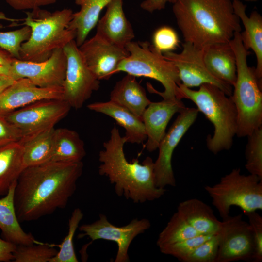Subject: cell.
<instances>
[{
  "label": "cell",
  "mask_w": 262,
  "mask_h": 262,
  "mask_svg": "<svg viewBox=\"0 0 262 262\" xmlns=\"http://www.w3.org/2000/svg\"><path fill=\"white\" fill-rule=\"evenodd\" d=\"M83 167L82 161H49L24 168L14 192L19 222L35 221L65 208L76 191Z\"/></svg>",
  "instance_id": "1"
},
{
  "label": "cell",
  "mask_w": 262,
  "mask_h": 262,
  "mask_svg": "<svg viewBox=\"0 0 262 262\" xmlns=\"http://www.w3.org/2000/svg\"><path fill=\"white\" fill-rule=\"evenodd\" d=\"M126 143L119 130L114 126L109 139L103 143L99 151L98 173L108 178L116 194L134 203H144L159 199L166 192L158 187L154 174V162L147 157L141 163L137 159L129 162L124 146Z\"/></svg>",
  "instance_id": "2"
},
{
  "label": "cell",
  "mask_w": 262,
  "mask_h": 262,
  "mask_svg": "<svg viewBox=\"0 0 262 262\" xmlns=\"http://www.w3.org/2000/svg\"><path fill=\"white\" fill-rule=\"evenodd\" d=\"M173 12L184 42L204 49L241 32L231 0H177Z\"/></svg>",
  "instance_id": "3"
},
{
  "label": "cell",
  "mask_w": 262,
  "mask_h": 262,
  "mask_svg": "<svg viewBox=\"0 0 262 262\" xmlns=\"http://www.w3.org/2000/svg\"><path fill=\"white\" fill-rule=\"evenodd\" d=\"M26 14L22 24L29 26L31 32L29 38L21 45V60H46L55 49H63L75 39V33L69 28L73 14L71 9L50 12L38 8Z\"/></svg>",
  "instance_id": "4"
},
{
  "label": "cell",
  "mask_w": 262,
  "mask_h": 262,
  "mask_svg": "<svg viewBox=\"0 0 262 262\" xmlns=\"http://www.w3.org/2000/svg\"><path fill=\"white\" fill-rule=\"evenodd\" d=\"M182 98L193 101L214 127L213 135L206 139L208 149L214 154L229 149L236 135L237 114L230 96L216 86L203 84L197 90L179 84Z\"/></svg>",
  "instance_id": "5"
},
{
  "label": "cell",
  "mask_w": 262,
  "mask_h": 262,
  "mask_svg": "<svg viewBox=\"0 0 262 262\" xmlns=\"http://www.w3.org/2000/svg\"><path fill=\"white\" fill-rule=\"evenodd\" d=\"M236 60V79L231 96L237 114L236 135L246 137L262 126V82L257 78L254 67L248 66L250 51L243 45L240 32L229 41Z\"/></svg>",
  "instance_id": "6"
},
{
  "label": "cell",
  "mask_w": 262,
  "mask_h": 262,
  "mask_svg": "<svg viewBox=\"0 0 262 262\" xmlns=\"http://www.w3.org/2000/svg\"><path fill=\"white\" fill-rule=\"evenodd\" d=\"M125 49L129 54L120 63L115 74L124 72L136 77L155 80L162 84L164 90L159 92L147 83L150 92L158 94L164 99H183L179 88L181 82L177 68L152 45L147 41H131Z\"/></svg>",
  "instance_id": "7"
},
{
  "label": "cell",
  "mask_w": 262,
  "mask_h": 262,
  "mask_svg": "<svg viewBox=\"0 0 262 262\" xmlns=\"http://www.w3.org/2000/svg\"><path fill=\"white\" fill-rule=\"evenodd\" d=\"M204 189L223 220L229 216L233 206L241 208L244 213L262 210V179L241 174L239 168L233 169L218 183L206 185Z\"/></svg>",
  "instance_id": "8"
},
{
  "label": "cell",
  "mask_w": 262,
  "mask_h": 262,
  "mask_svg": "<svg viewBox=\"0 0 262 262\" xmlns=\"http://www.w3.org/2000/svg\"><path fill=\"white\" fill-rule=\"evenodd\" d=\"M67 60L62 85L63 99L75 109H80L100 87L99 80L87 66L75 40L63 48Z\"/></svg>",
  "instance_id": "9"
},
{
  "label": "cell",
  "mask_w": 262,
  "mask_h": 262,
  "mask_svg": "<svg viewBox=\"0 0 262 262\" xmlns=\"http://www.w3.org/2000/svg\"><path fill=\"white\" fill-rule=\"evenodd\" d=\"M150 227V221L146 218H134L128 224L118 227L111 223L105 214L100 213L96 221L79 227L81 233L78 238L87 236L92 241L102 239L114 242L117 246L114 262H129L128 252L131 243L138 235L144 233Z\"/></svg>",
  "instance_id": "10"
},
{
  "label": "cell",
  "mask_w": 262,
  "mask_h": 262,
  "mask_svg": "<svg viewBox=\"0 0 262 262\" xmlns=\"http://www.w3.org/2000/svg\"><path fill=\"white\" fill-rule=\"evenodd\" d=\"M71 106L62 99L38 101L4 116L22 132L24 137L54 127L69 113Z\"/></svg>",
  "instance_id": "11"
},
{
  "label": "cell",
  "mask_w": 262,
  "mask_h": 262,
  "mask_svg": "<svg viewBox=\"0 0 262 262\" xmlns=\"http://www.w3.org/2000/svg\"><path fill=\"white\" fill-rule=\"evenodd\" d=\"M215 262H253L255 247L252 230L242 214L230 215L221 221Z\"/></svg>",
  "instance_id": "12"
},
{
  "label": "cell",
  "mask_w": 262,
  "mask_h": 262,
  "mask_svg": "<svg viewBox=\"0 0 262 262\" xmlns=\"http://www.w3.org/2000/svg\"><path fill=\"white\" fill-rule=\"evenodd\" d=\"M182 47L180 53L170 51L163 54L164 57L172 62L177 68L181 83L190 88L205 83L212 84L228 96H231L233 87L215 78L207 68L203 59L204 49L185 42Z\"/></svg>",
  "instance_id": "13"
},
{
  "label": "cell",
  "mask_w": 262,
  "mask_h": 262,
  "mask_svg": "<svg viewBox=\"0 0 262 262\" xmlns=\"http://www.w3.org/2000/svg\"><path fill=\"white\" fill-rule=\"evenodd\" d=\"M199 111L197 108L185 107L179 115L161 141L159 154L154 162L156 186L165 188L175 187L176 181L172 165L173 152L180 141L194 123Z\"/></svg>",
  "instance_id": "14"
},
{
  "label": "cell",
  "mask_w": 262,
  "mask_h": 262,
  "mask_svg": "<svg viewBox=\"0 0 262 262\" xmlns=\"http://www.w3.org/2000/svg\"><path fill=\"white\" fill-rule=\"evenodd\" d=\"M67 60L63 49H55L50 56L40 62L14 58L8 76L13 80L26 78L42 88L62 87Z\"/></svg>",
  "instance_id": "15"
},
{
  "label": "cell",
  "mask_w": 262,
  "mask_h": 262,
  "mask_svg": "<svg viewBox=\"0 0 262 262\" xmlns=\"http://www.w3.org/2000/svg\"><path fill=\"white\" fill-rule=\"evenodd\" d=\"M80 51L87 66L99 80H108L129 53L126 49L119 47L98 35L85 40Z\"/></svg>",
  "instance_id": "16"
},
{
  "label": "cell",
  "mask_w": 262,
  "mask_h": 262,
  "mask_svg": "<svg viewBox=\"0 0 262 262\" xmlns=\"http://www.w3.org/2000/svg\"><path fill=\"white\" fill-rule=\"evenodd\" d=\"M63 99L62 87L42 88L26 78L15 80L0 94V115H6L34 102Z\"/></svg>",
  "instance_id": "17"
},
{
  "label": "cell",
  "mask_w": 262,
  "mask_h": 262,
  "mask_svg": "<svg viewBox=\"0 0 262 262\" xmlns=\"http://www.w3.org/2000/svg\"><path fill=\"white\" fill-rule=\"evenodd\" d=\"M182 99H164L151 102L142 117L147 134L146 149L150 152L158 149L166 133V128L173 116L186 107Z\"/></svg>",
  "instance_id": "18"
},
{
  "label": "cell",
  "mask_w": 262,
  "mask_h": 262,
  "mask_svg": "<svg viewBox=\"0 0 262 262\" xmlns=\"http://www.w3.org/2000/svg\"><path fill=\"white\" fill-rule=\"evenodd\" d=\"M104 15L97 24V34L110 43L125 49L135 37L132 26L125 16L123 0H112Z\"/></svg>",
  "instance_id": "19"
},
{
  "label": "cell",
  "mask_w": 262,
  "mask_h": 262,
  "mask_svg": "<svg viewBox=\"0 0 262 262\" xmlns=\"http://www.w3.org/2000/svg\"><path fill=\"white\" fill-rule=\"evenodd\" d=\"M234 13L241 21L245 30L240 32L243 46L246 49H251L256 58L255 73L262 82V16L257 11H253L249 16L246 13V5L239 0H233Z\"/></svg>",
  "instance_id": "20"
},
{
  "label": "cell",
  "mask_w": 262,
  "mask_h": 262,
  "mask_svg": "<svg viewBox=\"0 0 262 262\" xmlns=\"http://www.w3.org/2000/svg\"><path fill=\"white\" fill-rule=\"evenodd\" d=\"M87 108L111 117L124 128L126 143L140 144L146 140L147 134L142 120L126 108L111 100L92 103L87 105Z\"/></svg>",
  "instance_id": "21"
},
{
  "label": "cell",
  "mask_w": 262,
  "mask_h": 262,
  "mask_svg": "<svg viewBox=\"0 0 262 262\" xmlns=\"http://www.w3.org/2000/svg\"><path fill=\"white\" fill-rule=\"evenodd\" d=\"M203 59L207 68L213 76L233 87L236 79V60L229 42L206 47Z\"/></svg>",
  "instance_id": "22"
},
{
  "label": "cell",
  "mask_w": 262,
  "mask_h": 262,
  "mask_svg": "<svg viewBox=\"0 0 262 262\" xmlns=\"http://www.w3.org/2000/svg\"><path fill=\"white\" fill-rule=\"evenodd\" d=\"M16 182L10 188L7 194L0 198V229L3 239L16 245L40 244L31 233L21 228L16 212L14 192Z\"/></svg>",
  "instance_id": "23"
},
{
  "label": "cell",
  "mask_w": 262,
  "mask_h": 262,
  "mask_svg": "<svg viewBox=\"0 0 262 262\" xmlns=\"http://www.w3.org/2000/svg\"><path fill=\"white\" fill-rule=\"evenodd\" d=\"M110 100L126 108L141 119L151 102L136 77L128 74L116 83L111 92Z\"/></svg>",
  "instance_id": "24"
},
{
  "label": "cell",
  "mask_w": 262,
  "mask_h": 262,
  "mask_svg": "<svg viewBox=\"0 0 262 262\" xmlns=\"http://www.w3.org/2000/svg\"><path fill=\"white\" fill-rule=\"evenodd\" d=\"M176 212L200 234H215L220 229L221 221L212 207L200 199L193 198L180 202Z\"/></svg>",
  "instance_id": "25"
},
{
  "label": "cell",
  "mask_w": 262,
  "mask_h": 262,
  "mask_svg": "<svg viewBox=\"0 0 262 262\" xmlns=\"http://www.w3.org/2000/svg\"><path fill=\"white\" fill-rule=\"evenodd\" d=\"M112 0H75L80 10L73 13L69 28L75 33V41L80 47L97 24L102 10Z\"/></svg>",
  "instance_id": "26"
},
{
  "label": "cell",
  "mask_w": 262,
  "mask_h": 262,
  "mask_svg": "<svg viewBox=\"0 0 262 262\" xmlns=\"http://www.w3.org/2000/svg\"><path fill=\"white\" fill-rule=\"evenodd\" d=\"M85 155L84 142L76 131L67 128L55 129L49 161L79 162L82 161Z\"/></svg>",
  "instance_id": "27"
},
{
  "label": "cell",
  "mask_w": 262,
  "mask_h": 262,
  "mask_svg": "<svg viewBox=\"0 0 262 262\" xmlns=\"http://www.w3.org/2000/svg\"><path fill=\"white\" fill-rule=\"evenodd\" d=\"M23 169L21 141L0 147V196L7 194Z\"/></svg>",
  "instance_id": "28"
},
{
  "label": "cell",
  "mask_w": 262,
  "mask_h": 262,
  "mask_svg": "<svg viewBox=\"0 0 262 262\" xmlns=\"http://www.w3.org/2000/svg\"><path fill=\"white\" fill-rule=\"evenodd\" d=\"M55 129L54 127L47 129L25 137L21 140L24 168L49 161L52 151Z\"/></svg>",
  "instance_id": "29"
},
{
  "label": "cell",
  "mask_w": 262,
  "mask_h": 262,
  "mask_svg": "<svg viewBox=\"0 0 262 262\" xmlns=\"http://www.w3.org/2000/svg\"><path fill=\"white\" fill-rule=\"evenodd\" d=\"M200 234L176 212L159 233L157 246L160 248Z\"/></svg>",
  "instance_id": "30"
},
{
  "label": "cell",
  "mask_w": 262,
  "mask_h": 262,
  "mask_svg": "<svg viewBox=\"0 0 262 262\" xmlns=\"http://www.w3.org/2000/svg\"><path fill=\"white\" fill-rule=\"evenodd\" d=\"M83 217V213L81 209L76 208L73 211L68 221L67 234L59 246V251L49 262H78L79 261L74 250L73 238Z\"/></svg>",
  "instance_id": "31"
},
{
  "label": "cell",
  "mask_w": 262,
  "mask_h": 262,
  "mask_svg": "<svg viewBox=\"0 0 262 262\" xmlns=\"http://www.w3.org/2000/svg\"><path fill=\"white\" fill-rule=\"evenodd\" d=\"M52 245L34 244L17 245L13 253L14 262H49L57 253Z\"/></svg>",
  "instance_id": "32"
},
{
  "label": "cell",
  "mask_w": 262,
  "mask_h": 262,
  "mask_svg": "<svg viewBox=\"0 0 262 262\" xmlns=\"http://www.w3.org/2000/svg\"><path fill=\"white\" fill-rule=\"evenodd\" d=\"M247 137L245 168L249 174L262 179V126Z\"/></svg>",
  "instance_id": "33"
},
{
  "label": "cell",
  "mask_w": 262,
  "mask_h": 262,
  "mask_svg": "<svg viewBox=\"0 0 262 262\" xmlns=\"http://www.w3.org/2000/svg\"><path fill=\"white\" fill-rule=\"evenodd\" d=\"M2 27V24L0 23V29ZM31 32L30 28L26 25L14 31H0V48L6 51L14 58L21 59V45L29 38Z\"/></svg>",
  "instance_id": "34"
},
{
  "label": "cell",
  "mask_w": 262,
  "mask_h": 262,
  "mask_svg": "<svg viewBox=\"0 0 262 262\" xmlns=\"http://www.w3.org/2000/svg\"><path fill=\"white\" fill-rule=\"evenodd\" d=\"M219 247L217 233L213 235L185 257L182 262H215Z\"/></svg>",
  "instance_id": "35"
},
{
  "label": "cell",
  "mask_w": 262,
  "mask_h": 262,
  "mask_svg": "<svg viewBox=\"0 0 262 262\" xmlns=\"http://www.w3.org/2000/svg\"><path fill=\"white\" fill-rule=\"evenodd\" d=\"M200 234L159 248L163 254L173 256L181 261L213 235Z\"/></svg>",
  "instance_id": "36"
},
{
  "label": "cell",
  "mask_w": 262,
  "mask_h": 262,
  "mask_svg": "<svg viewBox=\"0 0 262 262\" xmlns=\"http://www.w3.org/2000/svg\"><path fill=\"white\" fill-rule=\"evenodd\" d=\"M152 41V45L162 54L176 49L180 42L176 31L167 26L157 29L154 33Z\"/></svg>",
  "instance_id": "37"
},
{
  "label": "cell",
  "mask_w": 262,
  "mask_h": 262,
  "mask_svg": "<svg viewBox=\"0 0 262 262\" xmlns=\"http://www.w3.org/2000/svg\"><path fill=\"white\" fill-rule=\"evenodd\" d=\"M250 226L254 243L255 252L253 262L262 261V217L256 211L244 213Z\"/></svg>",
  "instance_id": "38"
},
{
  "label": "cell",
  "mask_w": 262,
  "mask_h": 262,
  "mask_svg": "<svg viewBox=\"0 0 262 262\" xmlns=\"http://www.w3.org/2000/svg\"><path fill=\"white\" fill-rule=\"evenodd\" d=\"M24 138L21 131L0 115V147L21 141Z\"/></svg>",
  "instance_id": "39"
},
{
  "label": "cell",
  "mask_w": 262,
  "mask_h": 262,
  "mask_svg": "<svg viewBox=\"0 0 262 262\" xmlns=\"http://www.w3.org/2000/svg\"><path fill=\"white\" fill-rule=\"evenodd\" d=\"M16 10H33L55 3L57 0H3Z\"/></svg>",
  "instance_id": "40"
},
{
  "label": "cell",
  "mask_w": 262,
  "mask_h": 262,
  "mask_svg": "<svg viewBox=\"0 0 262 262\" xmlns=\"http://www.w3.org/2000/svg\"><path fill=\"white\" fill-rule=\"evenodd\" d=\"M16 245L0 238V262H8L14 260L13 253Z\"/></svg>",
  "instance_id": "41"
},
{
  "label": "cell",
  "mask_w": 262,
  "mask_h": 262,
  "mask_svg": "<svg viewBox=\"0 0 262 262\" xmlns=\"http://www.w3.org/2000/svg\"><path fill=\"white\" fill-rule=\"evenodd\" d=\"M177 0H145L140 4V7L149 13L165 8L168 3L174 4Z\"/></svg>",
  "instance_id": "42"
},
{
  "label": "cell",
  "mask_w": 262,
  "mask_h": 262,
  "mask_svg": "<svg viewBox=\"0 0 262 262\" xmlns=\"http://www.w3.org/2000/svg\"><path fill=\"white\" fill-rule=\"evenodd\" d=\"M14 58L8 52L0 48V74L8 75Z\"/></svg>",
  "instance_id": "43"
},
{
  "label": "cell",
  "mask_w": 262,
  "mask_h": 262,
  "mask_svg": "<svg viewBox=\"0 0 262 262\" xmlns=\"http://www.w3.org/2000/svg\"><path fill=\"white\" fill-rule=\"evenodd\" d=\"M15 80L8 75L0 74V94L10 86Z\"/></svg>",
  "instance_id": "44"
},
{
  "label": "cell",
  "mask_w": 262,
  "mask_h": 262,
  "mask_svg": "<svg viewBox=\"0 0 262 262\" xmlns=\"http://www.w3.org/2000/svg\"><path fill=\"white\" fill-rule=\"evenodd\" d=\"M0 20H6L8 21H10L12 22H15L16 21H18L20 20L17 19H14L12 18H10L6 16V15L2 12H0Z\"/></svg>",
  "instance_id": "45"
},
{
  "label": "cell",
  "mask_w": 262,
  "mask_h": 262,
  "mask_svg": "<svg viewBox=\"0 0 262 262\" xmlns=\"http://www.w3.org/2000/svg\"><path fill=\"white\" fill-rule=\"evenodd\" d=\"M244 0L246 1H249V2H255L258 0Z\"/></svg>",
  "instance_id": "46"
},
{
  "label": "cell",
  "mask_w": 262,
  "mask_h": 262,
  "mask_svg": "<svg viewBox=\"0 0 262 262\" xmlns=\"http://www.w3.org/2000/svg\"></svg>",
  "instance_id": "47"
}]
</instances>
